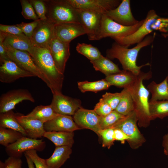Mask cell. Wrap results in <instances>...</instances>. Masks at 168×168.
Instances as JSON below:
<instances>
[{
    "label": "cell",
    "mask_w": 168,
    "mask_h": 168,
    "mask_svg": "<svg viewBox=\"0 0 168 168\" xmlns=\"http://www.w3.org/2000/svg\"><path fill=\"white\" fill-rule=\"evenodd\" d=\"M78 87L81 92L84 93L87 91H92L95 93L108 89L111 86L105 79L94 82L87 81L78 82Z\"/></svg>",
    "instance_id": "4dcf8cb0"
},
{
    "label": "cell",
    "mask_w": 168,
    "mask_h": 168,
    "mask_svg": "<svg viewBox=\"0 0 168 168\" xmlns=\"http://www.w3.org/2000/svg\"><path fill=\"white\" fill-rule=\"evenodd\" d=\"M46 146L42 139H37L23 136L16 142L6 147V152L9 156L21 158L23 153L35 149L39 152L43 151Z\"/></svg>",
    "instance_id": "30bf717a"
},
{
    "label": "cell",
    "mask_w": 168,
    "mask_h": 168,
    "mask_svg": "<svg viewBox=\"0 0 168 168\" xmlns=\"http://www.w3.org/2000/svg\"><path fill=\"white\" fill-rule=\"evenodd\" d=\"M130 0H123L116 8L108 11L104 14L109 18L121 25L131 26L139 21L133 16L131 9Z\"/></svg>",
    "instance_id": "9a60e30c"
},
{
    "label": "cell",
    "mask_w": 168,
    "mask_h": 168,
    "mask_svg": "<svg viewBox=\"0 0 168 168\" xmlns=\"http://www.w3.org/2000/svg\"><path fill=\"white\" fill-rule=\"evenodd\" d=\"M151 27L153 30H159L164 33L167 32L168 18L160 17L159 16L152 23Z\"/></svg>",
    "instance_id": "ee69618b"
},
{
    "label": "cell",
    "mask_w": 168,
    "mask_h": 168,
    "mask_svg": "<svg viewBox=\"0 0 168 168\" xmlns=\"http://www.w3.org/2000/svg\"><path fill=\"white\" fill-rule=\"evenodd\" d=\"M24 154L28 168H35V166L30 158L26 154Z\"/></svg>",
    "instance_id": "681fc988"
},
{
    "label": "cell",
    "mask_w": 168,
    "mask_h": 168,
    "mask_svg": "<svg viewBox=\"0 0 168 168\" xmlns=\"http://www.w3.org/2000/svg\"><path fill=\"white\" fill-rule=\"evenodd\" d=\"M32 57L50 83L53 95L62 93L64 75L57 69L49 48L35 46Z\"/></svg>",
    "instance_id": "3957f363"
},
{
    "label": "cell",
    "mask_w": 168,
    "mask_h": 168,
    "mask_svg": "<svg viewBox=\"0 0 168 168\" xmlns=\"http://www.w3.org/2000/svg\"><path fill=\"white\" fill-rule=\"evenodd\" d=\"M162 145L164 148L165 154L168 157V133L163 136Z\"/></svg>",
    "instance_id": "c3c4849f"
},
{
    "label": "cell",
    "mask_w": 168,
    "mask_h": 168,
    "mask_svg": "<svg viewBox=\"0 0 168 168\" xmlns=\"http://www.w3.org/2000/svg\"><path fill=\"white\" fill-rule=\"evenodd\" d=\"M76 49L78 53L86 57L90 61L97 59L102 55L97 48L90 44L78 43Z\"/></svg>",
    "instance_id": "836d02e7"
},
{
    "label": "cell",
    "mask_w": 168,
    "mask_h": 168,
    "mask_svg": "<svg viewBox=\"0 0 168 168\" xmlns=\"http://www.w3.org/2000/svg\"><path fill=\"white\" fill-rule=\"evenodd\" d=\"M73 132H45L43 137L53 142L56 147L67 146L72 147L74 143Z\"/></svg>",
    "instance_id": "d4e9b609"
},
{
    "label": "cell",
    "mask_w": 168,
    "mask_h": 168,
    "mask_svg": "<svg viewBox=\"0 0 168 168\" xmlns=\"http://www.w3.org/2000/svg\"><path fill=\"white\" fill-rule=\"evenodd\" d=\"M94 110L99 116L101 117L108 115L113 110L102 98H100L99 102L96 104Z\"/></svg>",
    "instance_id": "60d3db41"
},
{
    "label": "cell",
    "mask_w": 168,
    "mask_h": 168,
    "mask_svg": "<svg viewBox=\"0 0 168 168\" xmlns=\"http://www.w3.org/2000/svg\"><path fill=\"white\" fill-rule=\"evenodd\" d=\"M154 36L148 35L143 40L133 48L128 49L121 46L115 42L111 48L107 50V58L113 59H118L122 65L124 70L129 71L138 75L143 67L149 66V63L138 66L136 61L140 50L143 48L150 45L153 41Z\"/></svg>",
    "instance_id": "7a4b0ae2"
},
{
    "label": "cell",
    "mask_w": 168,
    "mask_h": 168,
    "mask_svg": "<svg viewBox=\"0 0 168 168\" xmlns=\"http://www.w3.org/2000/svg\"><path fill=\"white\" fill-rule=\"evenodd\" d=\"M54 25L48 19H40L30 38L33 45L40 48H48L54 35Z\"/></svg>",
    "instance_id": "5bb4252c"
},
{
    "label": "cell",
    "mask_w": 168,
    "mask_h": 168,
    "mask_svg": "<svg viewBox=\"0 0 168 168\" xmlns=\"http://www.w3.org/2000/svg\"><path fill=\"white\" fill-rule=\"evenodd\" d=\"M114 129L115 141H119L123 144L125 143L126 141H128V137L122 131L117 128H114Z\"/></svg>",
    "instance_id": "7dc6e473"
},
{
    "label": "cell",
    "mask_w": 168,
    "mask_h": 168,
    "mask_svg": "<svg viewBox=\"0 0 168 168\" xmlns=\"http://www.w3.org/2000/svg\"><path fill=\"white\" fill-rule=\"evenodd\" d=\"M159 17L156 11L151 9L147 13L143 24L134 33L125 37H114L112 39L118 44L126 48L132 45L137 44L153 31L152 25Z\"/></svg>",
    "instance_id": "ba28073f"
},
{
    "label": "cell",
    "mask_w": 168,
    "mask_h": 168,
    "mask_svg": "<svg viewBox=\"0 0 168 168\" xmlns=\"http://www.w3.org/2000/svg\"><path fill=\"white\" fill-rule=\"evenodd\" d=\"M54 35L63 42L70 43L80 35L86 34V32L79 23H65L54 24Z\"/></svg>",
    "instance_id": "d6986e66"
},
{
    "label": "cell",
    "mask_w": 168,
    "mask_h": 168,
    "mask_svg": "<svg viewBox=\"0 0 168 168\" xmlns=\"http://www.w3.org/2000/svg\"><path fill=\"white\" fill-rule=\"evenodd\" d=\"M22 6L21 14L26 19L32 20L34 21L39 19L34 8L30 2L27 0H20Z\"/></svg>",
    "instance_id": "8d00e7d4"
},
{
    "label": "cell",
    "mask_w": 168,
    "mask_h": 168,
    "mask_svg": "<svg viewBox=\"0 0 168 168\" xmlns=\"http://www.w3.org/2000/svg\"><path fill=\"white\" fill-rule=\"evenodd\" d=\"M25 100L35 102L31 94L26 89H13L2 94L0 97V113L12 110L16 105Z\"/></svg>",
    "instance_id": "8fae6325"
},
{
    "label": "cell",
    "mask_w": 168,
    "mask_h": 168,
    "mask_svg": "<svg viewBox=\"0 0 168 168\" xmlns=\"http://www.w3.org/2000/svg\"><path fill=\"white\" fill-rule=\"evenodd\" d=\"M72 117L79 128L91 130L98 136L101 130L99 125L100 116L94 110L86 109L81 107L77 110Z\"/></svg>",
    "instance_id": "2e32d148"
},
{
    "label": "cell",
    "mask_w": 168,
    "mask_h": 168,
    "mask_svg": "<svg viewBox=\"0 0 168 168\" xmlns=\"http://www.w3.org/2000/svg\"><path fill=\"white\" fill-rule=\"evenodd\" d=\"M81 101L63 95L62 93L53 94L50 105L58 114L73 116L77 110L81 107Z\"/></svg>",
    "instance_id": "4fadbf2b"
},
{
    "label": "cell",
    "mask_w": 168,
    "mask_h": 168,
    "mask_svg": "<svg viewBox=\"0 0 168 168\" xmlns=\"http://www.w3.org/2000/svg\"><path fill=\"white\" fill-rule=\"evenodd\" d=\"M40 20L39 19L28 23L22 22L16 25L22 31L26 36L30 39L34 30L38 24Z\"/></svg>",
    "instance_id": "b9f144b4"
},
{
    "label": "cell",
    "mask_w": 168,
    "mask_h": 168,
    "mask_svg": "<svg viewBox=\"0 0 168 168\" xmlns=\"http://www.w3.org/2000/svg\"><path fill=\"white\" fill-rule=\"evenodd\" d=\"M144 21V19H143L139 21L135 25L126 26L115 22L103 14L97 40L107 37L112 38L128 36L135 32L142 25Z\"/></svg>",
    "instance_id": "52a82bcc"
},
{
    "label": "cell",
    "mask_w": 168,
    "mask_h": 168,
    "mask_svg": "<svg viewBox=\"0 0 168 168\" xmlns=\"http://www.w3.org/2000/svg\"><path fill=\"white\" fill-rule=\"evenodd\" d=\"M152 76L151 71L146 73L141 71L135 82L127 88L132 96L134 110L138 117V124L140 127H148L152 121L149 110L150 92L143 82L150 79Z\"/></svg>",
    "instance_id": "6da1fadb"
},
{
    "label": "cell",
    "mask_w": 168,
    "mask_h": 168,
    "mask_svg": "<svg viewBox=\"0 0 168 168\" xmlns=\"http://www.w3.org/2000/svg\"><path fill=\"white\" fill-rule=\"evenodd\" d=\"M58 114L49 105L37 106L30 113L24 116L27 118L40 120L44 123L52 119Z\"/></svg>",
    "instance_id": "4316f807"
},
{
    "label": "cell",
    "mask_w": 168,
    "mask_h": 168,
    "mask_svg": "<svg viewBox=\"0 0 168 168\" xmlns=\"http://www.w3.org/2000/svg\"><path fill=\"white\" fill-rule=\"evenodd\" d=\"M138 119L133 111L120 120L112 128L122 131L128 138V142L133 149H137L145 142L146 139L138 127Z\"/></svg>",
    "instance_id": "5b68a950"
},
{
    "label": "cell",
    "mask_w": 168,
    "mask_h": 168,
    "mask_svg": "<svg viewBox=\"0 0 168 168\" xmlns=\"http://www.w3.org/2000/svg\"><path fill=\"white\" fill-rule=\"evenodd\" d=\"M0 31L13 35H20L24 34L22 31L16 25H7L0 24Z\"/></svg>",
    "instance_id": "f6af8a7d"
},
{
    "label": "cell",
    "mask_w": 168,
    "mask_h": 168,
    "mask_svg": "<svg viewBox=\"0 0 168 168\" xmlns=\"http://www.w3.org/2000/svg\"><path fill=\"white\" fill-rule=\"evenodd\" d=\"M23 136H24L18 131L0 127V144L6 147Z\"/></svg>",
    "instance_id": "d6a6232c"
},
{
    "label": "cell",
    "mask_w": 168,
    "mask_h": 168,
    "mask_svg": "<svg viewBox=\"0 0 168 168\" xmlns=\"http://www.w3.org/2000/svg\"><path fill=\"white\" fill-rule=\"evenodd\" d=\"M96 70L99 71L106 76L120 72L118 65L110 59L102 55L99 58L90 61Z\"/></svg>",
    "instance_id": "83f0119b"
},
{
    "label": "cell",
    "mask_w": 168,
    "mask_h": 168,
    "mask_svg": "<svg viewBox=\"0 0 168 168\" xmlns=\"http://www.w3.org/2000/svg\"><path fill=\"white\" fill-rule=\"evenodd\" d=\"M124 117L115 110H113L105 116H100L99 125L101 129L112 128Z\"/></svg>",
    "instance_id": "e575fe53"
},
{
    "label": "cell",
    "mask_w": 168,
    "mask_h": 168,
    "mask_svg": "<svg viewBox=\"0 0 168 168\" xmlns=\"http://www.w3.org/2000/svg\"><path fill=\"white\" fill-rule=\"evenodd\" d=\"M3 38L0 33V63L2 64L4 61L10 59L8 57L3 43Z\"/></svg>",
    "instance_id": "bcb514c9"
},
{
    "label": "cell",
    "mask_w": 168,
    "mask_h": 168,
    "mask_svg": "<svg viewBox=\"0 0 168 168\" xmlns=\"http://www.w3.org/2000/svg\"><path fill=\"white\" fill-rule=\"evenodd\" d=\"M16 114L12 110L0 113V127L11 129L21 132L24 136L26 133L16 118Z\"/></svg>",
    "instance_id": "f1b7e54d"
},
{
    "label": "cell",
    "mask_w": 168,
    "mask_h": 168,
    "mask_svg": "<svg viewBox=\"0 0 168 168\" xmlns=\"http://www.w3.org/2000/svg\"><path fill=\"white\" fill-rule=\"evenodd\" d=\"M121 97V92L115 93L106 92L102 96V98L111 107L113 110H115L117 107Z\"/></svg>",
    "instance_id": "f35d334b"
},
{
    "label": "cell",
    "mask_w": 168,
    "mask_h": 168,
    "mask_svg": "<svg viewBox=\"0 0 168 168\" xmlns=\"http://www.w3.org/2000/svg\"><path fill=\"white\" fill-rule=\"evenodd\" d=\"M4 46L7 54L10 59L15 63L22 69L30 72L35 77L40 78L50 89L51 86L49 82L42 73L29 53L17 50L4 45Z\"/></svg>",
    "instance_id": "8992f818"
},
{
    "label": "cell",
    "mask_w": 168,
    "mask_h": 168,
    "mask_svg": "<svg viewBox=\"0 0 168 168\" xmlns=\"http://www.w3.org/2000/svg\"><path fill=\"white\" fill-rule=\"evenodd\" d=\"M167 32H168V27L167 29Z\"/></svg>",
    "instance_id": "816d5d0a"
},
{
    "label": "cell",
    "mask_w": 168,
    "mask_h": 168,
    "mask_svg": "<svg viewBox=\"0 0 168 168\" xmlns=\"http://www.w3.org/2000/svg\"><path fill=\"white\" fill-rule=\"evenodd\" d=\"M137 75L131 72L124 70L119 73L106 76L105 79L111 86L128 88L136 81Z\"/></svg>",
    "instance_id": "603a6c76"
},
{
    "label": "cell",
    "mask_w": 168,
    "mask_h": 168,
    "mask_svg": "<svg viewBox=\"0 0 168 168\" xmlns=\"http://www.w3.org/2000/svg\"><path fill=\"white\" fill-rule=\"evenodd\" d=\"M167 127H168V126H167Z\"/></svg>",
    "instance_id": "f5cc1de1"
},
{
    "label": "cell",
    "mask_w": 168,
    "mask_h": 168,
    "mask_svg": "<svg viewBox=\"0 0 168 168\" xmlns=\"http://www.w3.org/2000/svg\"><path fill=\"white\" fill-rule=\"evenodd\" d=\"M72 152L71 147L67 146L56 147L52 155L46 159L49 168H60L68 159Z\"/></svg>",
    "instance_id": "cb8c5ba5"
},
{
    "label": "cell",
    "mask_w": 168,
    "mask_h": 168,
    "mask_svg": "<svg viewBox=\"0 0 168 168\" xmlns=\"http://www.w3.org/2000/svg\"><path fill=\"white\" fill-rule=\"evenodd\" d=\"M35 12L39 19L42 20L47 19L46 17L47 9L44 0H29Z\"/></svg>",
    "instance_id": "74e56055"
},
{
    "label": "cell",
    "mask_w": 168,
    "mask_h": 168,
    "mask_svg": "<svg viewBox=\"0 0 168 168\" xmlns=\"http://www.w3.org/2000/svg\"><path fill=\"white\" fill-rule=\"evenodd\" d=\"M33 77L35 76L11 59L5 60L0 66V81L2 83H10L21 78Z\"/></svg>",
    "instance_id": "e0dca14e"
},
{
    "label": "cell",
    "mask_w": 168,
    "mask_h": 168,
    "mask_svg": "<svg viewBox=\"0 0 168 168\" xmlns=\"http://www.w3.org/2000/svg\"><path fill=\"white\" fill-rule=\"evenodd\" d=\"M98 136L102 139V146L110 149L114 144L115 141L114 138V129L112 128L101 129Z\"/></svg>",
    "instance_id": "d590c367"
},
{
    "label": "cell",
    "mask_w": 168,
    "mask_h": 168,
    "mask_svg": "<svg viewBox=\"0 0 168 168\" xmlns=\"http://www.w3.org/2000/svg\"><path fill=\"white\" fill-rule=\"evenodd\" d=\"M3 38L4 45L12 48L29 53L32 56L35 49V46L30 39L24 34L20 35H13L0 31Z\"/></svg>",
    "instance_id": "44dd1931"
},
{
    "label": "cell",
    "mask_w": 168,
    "mask_h": 168,
    "mask_svg": "<svg viewBox=\"0 0 168 168\" xmlns=\"http://www.w3.org/2000/svg\"><path fill=\"white\" fill-rule=\"evenodd\" d=\"M76 9H90L103 14L117 7L121 3L118 0H67Z\"/></svg>",
    "instance_id": "ac0fdd59"
},
{
    "label": "cell",
    "mask_w": 168,
    "mask_h": 168,
    "mask_svg": "<svg viewBox=\"0 0 168 168\" xmlns=\"http://www.w3.org/2000/svg\"><path fill=\"white\" fill-rule=\"evenodd\" d=\"M37 151L35 150L31 149L26 151L24 153L30 158L36 168H49L46 159L40 157L38 155Z\"/></svg>",
    "instance_id": "ab89813d"
},
{
    "label": "cell",
    "mask_w": 168,
    "mask_h": 168,
    "mask_svg": "<svg viewBox=\"0 0 168 168\" xmlns=\"http://www.w3.org/2000/svg\"><path fill=\"white\" fill-rule=\"evenodd\" d=\"M121 92V99L115 110L125 116L134 110L133 102L131 93L128 88H124Z\"/></svg>",
    "instance_id": "f546056e"
},
{
    "label": "cell",
    "mask_w": 168,
    "mask_h": 168,
    "mask_svg": "<svg viewBox=\"0 0 168 168\" xmlns=\"http://www.w3.org/2000/svg\"><path fill=\"white\" fill-rule=\"evenodd\" d=\"M149 110L152 120L168 116V100L149 102Z\"/></svg>",
    "instance_id": "1f68e13d"
},
{
    "label": "cell",
    "mask_w": 168,
    "mask_h": 168,
    "mask_svg": "<svg viewBox=\"0 0 168 168\" xmlns=\"http://www.w3.org/2000/svg\"><path fill=\"white\" fill-rule=\"evenodd\" d=\"M147 88L152 95L149 102L168 100V75L160 83L152 81L148 85Z\"/></svg>",
    "instance_id": "484cf974"
},
{
    "label": "cell",
    "mask_w": 168,
    "mask_h": 168,
    "mask_svg": "<svg viewBox=\"0 0 168 168\" xmlns=\"http://www.w3.org/2000/svg\"><path fill=\"white\" fill-rule=\"evenodd\" d=\"M162 35L164 37H168V34H163Z\"/></svg>",
    "instance_id": "f907efd6"
},
{
    "label": "cell",
    "mask_w": 168,
    "mask_h": 168,
    "mask_svg": "<svg viewBox=\"0 0 168 168\" xmlns=\"http://www.w3.org/2000/svg\"><path fill=\"white\" fill-rule=\"evenodd\" d=\"M45 132H74L81 129L75 123L72 116L58 114L44 124Z\"/></svg>",
    "instance_id": "ffe728a7"
},
{
    "label": "cell",
    "mask_w": 168,
    "mask_h": 168,
    "mask_svg": "<svg viewBox=\"0 0 168 168\" xmlns=\"http://www.w3.org/2000/svg\"><path fill=\"white\" fill-rule=\"evenodd\" d=\"M22 161L20 158L9 156L3 162H0V168H23Z\"/></svg>",
    "instance_id": "7bdbcfd3"
},
{
    "label": "cell",
    "mask_w": 168,
    "mask_h": 168,
    "mask_svg": "<svg viewBox=\"0 0 168 168\" xmlns=\"http://www.w3.org/2000/svg\"><path fill=\"white\" fill-rule=\"evenodd\" d=\"M16 117L25 130L26 137L36 139L43 137L45 132L43 123L38 120L26 118L21 114H16Z\"/></svg>",
    "instance_id": "7402d4cb"
},
{
    "label": "cell",
    "mask_w": 168,
    "mask_h": 168,
    "mask_svg": "<svg viewBox=\"0 0 168 168\" xmlns=\"http://www.w3.org/2000/svg\"><path fill=\"white\" fill-rule=\"evenodd\" d=\"M47 19L54 24L65 23H81L77 9L67 0H44Z\"/></svg>",
    "instance_id": "277c9868"
},
{
    "label": "cell",
    "mask_w": 168,
    "mask_h": 168,
    "mask_svg": "<svg viewBox=\"0 0 168 168\" xmlns=\"http://www.w3.org/2000/svg\"><path fill=\"white\" fill-rule=\"evenodd\" d=\"M69 44L70 43L63 41L54 35L48 47L57 69L63 74L70 55Z\"/></svg>",
    "instance_id": "7c38bea8"
},
{
    "label": "cell",
    "mask_w": 168,
    "mask_h": 168,
    "mask_svg": "<svg viewBox=\"0 0 168 168\" xmlns=\"http://www.w3.org/2000/svg\"><path fill=\"white\" fill-rule=\"evenodd\" d=\"M77 9L81 23L85 30L89 39L97 40L104 14L90 9Z\"/></svg>",
    "instance_id": "9c48e42d"
}]
</instances>
